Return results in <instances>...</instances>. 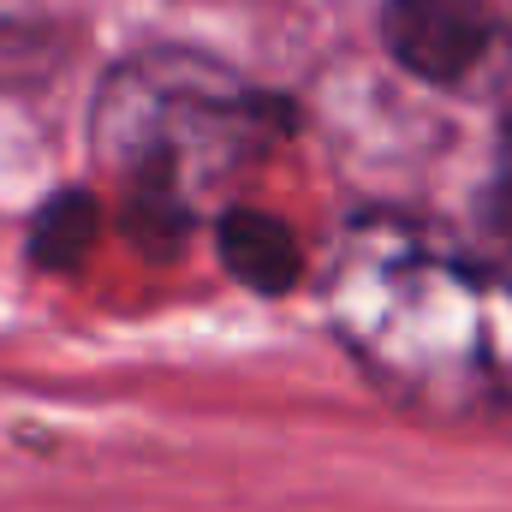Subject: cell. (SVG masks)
<instances>
[{
	"instance_id": "6",
	"label": "cell",
	"mask_w": 512,
	"mask_h": 512,
	"mask_svg": "<svg viewBox=\"0 0 512 512\" xmlns=\"http://www.w3.org/2000/svg\"><path fill=\"white\" fill-rule=\"evenodd\" d=\"M489 209H495V233L507 239V251H512V137H507V149H501V167H495V197H489Z\"/></svg>"
},
{
	"instance_id": "2",
	"label": "cell",
	"mask_w": 512,
	"mask_h": 512,
	"mask_svg": "<svg viewBox=\"0 0 512 512\" xmlns=\"http://www.w3.org/2000/svg\"><path fill=\"white\" fill-rule=\"evenodd\" d=\"M268 120V102H251L227 78H209L197 60H143L108 84L96 137L108 167L131 179L137 209L179 233L185 191L239 167L262 143Z\"/></svg>"
},
{
	"instance_id": "1",
	"label": "cell",
	"mask_w": 512,
	"mask_h": 512,
	"mask_svg": "<svg viewBox=\"0 0 512 512\" xmlns=\"http://www.w3.org/2000/svg\"><path fill=\"white\" fill-rule=\"evenodd\" d=\"M334 310L358 358L399 399L429 411H477L489 280L405 227H358Z\"/></svg>"
},
{
	"instance_id": "3",
	"label": "cell",
	"mask_w": 512,
	"mask_h": 512,
	"mask_svg": "<svg viewBox=\"0 0 512 512\" xmlns=\"http://www.w3.org/2000/svg\"><path fill=\"white\" fill-rule=\"evenodd\" d=\"M382 42L405 72L429 84H465L495 60L501 18L483 0H387Z\"/></svg>"
},
{
	"instance_id": "5",
	"label": "cell",
	"mask_w": 512,
	"mask_h": 512,
	"mask_svg": "<svg viewBox=\"0 0 512 512\" xmlns=\"http://www.w3.org/2000/svg\"><path fill=\"white\" fill-rule=\"evenodd\" d=\"M477 411H512V280H489V328H483Z\"/></svg>"
},
{
	"instance_id": "4",
	"label": "cell",
	"mask_w": 512,
	"mask_h": 512,
	"mask_svg": "<svg viewBox=\"0 0 512 512\" xmlns=\"http://www.w3.org/2000/svg\"><path fill=\"white\" fill-rule=\"evenodd\" d=\"M221 262L256 286V292H286L304 274V251L292 239V227H280L262 209H233L221 215Z\"/></svg>"
}]
</instances>
